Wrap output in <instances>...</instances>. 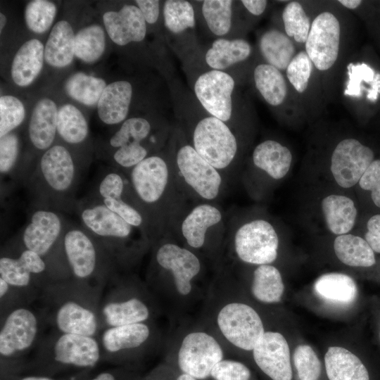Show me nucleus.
Instances as JSON below:
<instances>
[{
  "instance_id": "f257e3e1",
  "label": "nucleus",
  "mask_w": 380,
  "mask_h": 380,
  "mask_svg": "<svg viewBox=\"0 0 380 380\" xmlns=\"http://www.w3.org/2000/svg\"><path fill=\"white\" fill-rule=\"evenodd\" d=\"M103 291L70 277L48 283L39 298L54 330L98 338Z\"/></svg>"
},
{
  "instance_id": "f03ea898",
  "label": "nucleus",
  "mask_w": 380,
  "mask_h": 380,
  "mask_svg": "<svg viewBox=\"0 0 380 380\" xmlns=\"http://www.w3.org/2000/svg\"><path fill=\"white\" fill-rule=\"evenodd\" d=\"M82 172L65 146L53 144L43 153L24 183L34 198V206L71 212L75 210V193Z\"/></svg>"
},
{
  "instance_id": "7ed1b4c3",
  "label": "nucleus",
  "mask_w": 380,
  "mask_h": 380,
  "mask_svg": "<svg viewBox=\"0 0 380 380\" xmlns=\"http://www.w3.org/2000/svg\"><path fill=\"white\" fill-rule=\"evenodd\" d=\"M63 248L70 277L102 289L116 275V267L95 238L81 224L68 222Z\"/></svg>"
},
{
  "instance_id": "20e7f679",
  "label": "nucleus",
  "mask_w": 380,
  "mask_h": 380,
  "mask_svg": "<svg viewBox=\"0 0 380 380\" xmlns=\"http://www.w3.org/2000/svg\"><path fill=\"white\" fill-rule=\"evenodd\" d=\"M75 212L80 224L101 244L116 268L125 265L132 253L130 244L137 228L108 209L91 194L77 200Z\"/></svg>"
},
{
  "instance_id": "39448f33",
  "label": "nucleus",
  "mask_w": 380,
  "mask_h": 380,
  "mask_svg": "<svg viewBox=\"0 0 380 380\" xmlns=\"http://www.w3.org/2000/svg\"><path fill=\"white\" fill-rule=\"evenodd\" d=\"M67 224L60 211L34 206L18 241L45 260L54 281L70 277L63 248Z\"/></svg>"
},
{
  "instance_id": "423d86ee",
  "label": "nucleus",
  "mask_w": 380,
  "mask_h": 380,
  "mask_svg": "<svg viewBox=\"0 0 380 380\" xmlns=\"http://www.w3.org/2000/svg\"><path fill=\"white\" fill-rule=\"evenodd\" d=\"M100 360L101 353L97 338L53 329L39 341L34 363L48 374L70 368L91 369Z\"/></svg>"
},
{
  "instance_id": "0eeeda50",
  "label": "nucleus",
  "mask_w": 380,
  "mask_h": 380,
  "mask_svg": "<svg viewBox=\"0 0 380 380\" xmlns=\"http://www.w3.org/2000/svg\"><path fill=\"white\" fill-rule=\"evenodd\" d=\"M48 325L41 308L28 305L15 308L1 317L0 357L1 365H16L32 349L36 348Z\"/></svg>"
},
{
  "instance_id": "6e6552de",
  "label": "nucleus",
  "mask_w": 380,
  "mask_h": 380,
  "mask_svg": "<svg viewBox=\"0 0 380 380\" xmlns=\"http://www.w3.org/2000/svg\"><path fill=\"white\" fill-rule=\"evenodd\" d=\"M0 278L17 289L29 305L39 298L48 283L54 281L45 260L18 242L1 251Z\"/></svg>"
},
{
  "instance_id": "1a4fd4ad",
  "label": "nucleus",
  "mask_w": 380,
  "mask_h": 380,
  "mask_svg": "<svg viewBox=\"0 0 380 380\" xmlns=\"http://www.w3.org/2000/svg\"><path fill=\"white\" fill-rule=\"evenodd\" d=\"M90 194L129 224L146 231L148 220L123 172L115 167L101 172Z\"/></svg>"
},
{
  "instance_id": "9d476101",
  "label": "nucleus",
  "mask_w": 380,
  "mask_h": 380,
  "mask_svg": "<svg viewBox=\"0 0 380 380\" xmlns=\"http://www.w3.org/2000/svg\"><path fill=\"white\" fill-rule=\"evenodd\" d=\"M191 146L218 170L229 167L238 151L236 138L229 127L210 115L201 118L195 125Z\"/></svg>"
},
{
  "instance_id": "9b49d317",
  "label": "nucleus",
  "mask_w": 380,
  "mask_h": 380,
  "mask_svg": "<svg viewBox=\"0 0 380 380\" xmlns=\"http://www.w3.org/2000/svg\"><path fill=\"white\" fill-rule=\"evenodd\" d=\"M108 289L100 305V323L107 327L146 322L151 316L149 304L141 296L132 293L117 277L108 283Z\"/></svg>"
},
{
  "instance_id": "f8f14e48",
  "label": "nucleus",
  "mask_w": 380,
  "mask_h": 380,
  "mask_svg": "<svg viewBox=\"0 0 380 380\" xmlns=\"http://www.w3.org/2000/svg\"><path fill=\"white\" fill-rule=\"evenodd\" d=\"M342 37V24L335 13L324 10L313 18L304 50L317 71H329L336 65Z\"/></svg>"
},
{
  "instance_id": "ddd939ff",
  "label": "nucleus",
  "mask_w": 380,
  "mask_h": 380,
  "mask_svg": "<svg viewBox=\"0 0 380 380\" xmlns=\"http://www.w3.org/2000/svg\"><path fill=\"white\" fill-rule=\"evenodd\" d=\"M124 173L146 217L147 210L159 203L166 192L170 179L167 162L160 156L151 155Z\"/></svg>"
},
{
  "instance_id": "4468645a",
  "label": "nucleus",
  "mask_w": 380,
  "mask_h": 380,
  "mask_svg": "<svg viewBox=\"0 0 380 380\" xmlns=\"http://www.w3.org/2000/svg\"><path fill=\"white\" fill-rule=\"evenodd\" d=\"M217 322L224 338L244 350H253L265 332L258 313L242 303H230L222 307Z\"/></svg>"
},
{
  "instance_id": "2eb2a0df",
  "label": "nucleus",
  "mask_w": 380,
  "mask_h": 380,
  "mask_svg": "<svg viewBox=\"0 0 380 380\" xmlns=\"http://www.w3.org/2000/svg\"><path fill=\"white\" fill-rule=\"evenodd\" d=\"M278 247L274 228L264 220L245 223L235 233V252L241 261L248 264L270 265L277 257Z\"/></svg>"
},
{
  "instance_id": "dca6fc26",
  "label": "nucleus",
  "mask_w": 380,
  "mask_h": 380,
  "mask_svg": "<svg viewBox=\"0 0 380 380\" xmlns=\"http://www.w3.org/2000/svg\"><path fill=\"white\" fill-rule=\"evenodd\" d=\"M223 357V350L213 336L203 331H194L182 340L177 364L182 373L204 380L210 376L213 367Z\"/></svg>"
},
{
  "instance_id": "f3484780",
  "label": "nucleus",
  "mask_w": 380,
  "mask_h": 380,
  "mask_svg": "<svg viewBox=\"0 0 380 380\" xmlns=\"http://www.w3.org/2000/svg\"><path fill=\"white\" fill-rule=\"evenodd\" d=\"M152 335L147 322L105 328L97 338L101 360L117 363L127 361L134 353L146 348Z\"/></svg>"
},
{
  "instance_id": "a211bd4d",
  "label": "nucleus",
  "mask_w": 380,
  "mask_h": 380,
  "mask_svg": "<svg viewBox=\"0 0 380 380\" xmlns=\"http://www.w3.org/2000/svg\"><path fill=\"white\" fill-rule=\"evenodd\" d=\"M234 79L227 72L210 70L201 74L194 84L195 96L205 110L225 123L233 115Z\"/></svg>"
},
{
  "instance_id": "6ab92c4d",
  "label": "nucleus",
  "mask_w": 380,
  "mask_h": 380,
  "mask_svg": "<svg viewBox=\"0 0 380 380\" xmlns=\"http://www.w3.org/2000/svg\"><path fill=\"white\" fill-rule=\"evenodd\" d=\"M175 158L184 182L196 194L208 201L217 197L222 182L219 170L201 156L191 144L181 145Z\"/></svg>"
},
{
  "instance_id": "aec40b11",
  "label": "nucleus",
  "mask_w": 380,
  "mask_h": 380,
  "mask_svg": "<svg viewBox=\"0 0 380 380\" xmlns=\"http://www.w3.org/2000/svg\"><path fill=\"white\" fill-rule=\"evenodd\" d=\"M374 160L372 149L357 139L347 138L339 141L331 157L330 170L336 182L343 188H350Z\"/></svg>"
},
{
  "instance_id": "412c9836",
  "label": "nucleus",
  "mask_w": 380,
  "mask_h": 380,
  "mask_svg": "<svg viewBox=\"0 0 380 380\" xmlns=\"http://www.w3.org/2000/svg\"><path fill=\"white\" fill-rule=\"evenodd\" d=\"M254 361L272 380H291L290 349L284 336L265 331L253 350Z\"/></svg>"
},
{
  "instance_id": "4be33fe9",
  "label": "nucleus",
  "mask_w": 380,
  "mask_h": 380,
  "mask_svg": "<svg viewBox=\"0 0 380 380\" xmlns=\"http://www.w3.org/2000/svg\"><path fill=\"white\" fill-rule=\"evenodd\" d=\"M156 264L171 272L177 292L182 296L190 293L191 280L201 270V262L191 251L173 243L160 245L154 255Z\"/></svg>"
},
{
  "instance_id": "5701e85b",
  "label": "nucleus",
  "mask_w": 380,
  "mask_h": 380,
  "mask_svg": "<svg viewBox=\"0 0 380 380\" xmlns=\"http://www.w3.org/2000/svg\"><path fill=\"white\" fill-rule=\"evenodd\" d=\"M103 20L108 36L119 46L141 42L146 37V22L137 6L126 4L118 11L106 12Z\"/></svg>"
},
{
  "instance_id": "b1692460",
  "label": "nucleus",
  "mask_w": 380,
  "mask_h": 380,
  "mask_svg": "<svg viewBox=\"0 0 380 380\" xmlns=\"http://www.w3.org/2000/svg\"><path fill=\"white\" fill-rule=\"evenodd\" d=\"M342 94L348 102L375 101L380 94V77L367 64L349 62L346 67Z\"/></svg>"
},
{
  "instance_id": "393cba45",
  "label": "nucleus",
  "mask_w": 380,
  "mask_h": 380,
  "mask_svg": "<svg viewBox=\"0 0 380 380\" xmlns=\"http://www.w3.org/2000/svg\"><path fill=\"white\" fill-rule=\"evenodd\" d=\"M58 111L56 103L49 99H42L36 103L28 127L30 141L36 149L44 152L53 145Z\"/></svg>"
},
{
  "instance_id": "a878e982",
  "label": "nucleus",
  "mask_w": 380,
  "mask_h": 380,
  "mask_svg": "<svg viewBox=\"0 0 380 380\" xmlns=\"http://www.w3.org/2000/svg\"><path fill=\"white\" fill-rule=\"evenodd\" d=\"M132 97V86L125 80L113 82L104 89L97 104L98 115L106 125L124 122Z\"/></svg>"
},
{
  "instance_id": "bb28decb",
  "label": "nucleus",
  "mask_w": 380,
  "mask_h": 380,
  "mask_svg": "<svg viewBox=\"0 0 380 380\" xmlns=\"http://www.w3.org/2000/svg\"><path fill=\"white\" fill-rule=\"evenodd\" d=\"M324 363L329 380H370L365 364L345 348H329L324 355Z\"/></svg>"
},
{
  "instance_id": "cd10ccee",
  "label": "nucleus",
  "mask_w": 380,
  "mask_h": 380,
  "mask_svg": "<svg viewBox=\"0 0 380 380\" xmlns=\"http://www.w3.org/2000/svg\"><path fill=\"white\" fill-rule=\"evenodd\" d=\"M44 59L42 43L32 39L25 42L15 53L11 67L13 82L20 87L30 84L41 72Z\"/></svg>"
},
{
  "instance_id": "c85d7f7f",
  "label": "nucleus",
  "mask_w": 380,
  "mask_h": 380,
  "mask_svg": "<svg viewBox=\"0 0 380 380\" xmlns=\"http://www.w3.org/2000/svg\"><path fill=\"white\" fill-rule=\"evenodd\" d=\"M258 47L265 63L282 72L298 52L295 42L277 28L265 31L259 38Z\"/></svg>"
},
{
  "instance_id": "c756f323",
  "label": "nucleus",
  "mask_w": 380,
  "mask_h": 380,
  "mask_svg": "<svg viewBox=\"0 0 380 380\" xmlns=\"http://www.w3.org/2000/svg\"><path fill=\"white\" fill-rule=\"evenodd\" d=\"M252 51L251 44L244 39L218 37L207 50L205 61L211 70L224 71L246 61Z\"/></svg>"
},
{
  "instance_id": "7c9ffc66",
  "label": "nucleus",
  "mask_w": 380,
  "mask_h": 380,
  "mask_svg": "<svg viewBox=\"0 0 380 380\" xmlns=\"http://www.w3.org/2000/svg\"><path fill=\"white\" fill-rule=\"evenodd\" d=\"M253 164L274 179L283 178L292 163L291 151L279 142L267 139L258 144L253 150Z\"/></svg>"
},
{
  "instance_id": "2f4dec72",
  "label": "nucleus",
  "mask_w": 380,
  "mask_h": 380,
  "mask_svg": "<svg viewBox=\"0 0 380 380\" xmlns=\"http://www.w3.org/2000/svg\"><path fill=\"white\" fill-rule=\"evenodd\" d=\"M253 82L264 101L272 107H279L287 100L289 84L283 72L265 63L253 70Z\"/></svg>"
},
{
  "instance_id": "473e14b6",
  "label": "nucleus",
  "mask_w": 380,
  "mask_h": 380,
  "mask_svg": "<svg viewBox=\"0 0 380 380\" xmlns=\"http://www.w3.org/2000/svg\"><path fill=\"white\" fill-rule=\"evenodd\" d=\"M222 219L221 211L215 206L203 203L194 207L182 222L181 231L189 246L201 248L207 230Z\"/></svg>"
},
{
  "instance_id": "72a5a7b5",
  "label": "nucleus",
  "mask_w": 380,
  "mask_h": 380,
  "mask_svg": "<svg viewBox=\"0 0 380 380\" xmlns=\"http://www.w3.org/2000/svg\"><path fill=\"white\" fill-rule=\"evenodd\" d=\"M313 288L315 294L322 300L337 305H350L357 296L355 281L343 273L324 274L317 279Z\"/></svg>"
},
{
  "instance_id": "f704fd0d",
  "label": "nucleus",
  "mask_w": 380,
  "mask_h": 380,
  "mask_svg": "<svg viewBox=\"0 0 380 380\" xmlns=\"http://www.w3.org/2000/svg\"><path fill=\"white\" fill-rule=\"evenodd\" d=\"M75 37L70 24L58 21L52 28L44 47V59L50 65L63 68L75 56Z\"/></svg>"
},
{
  "instance_id": "c9c22d12",
  "label": "nucleus",
  "mask_w": 380,
  "mask_h": 380,
  "mask_svg": "<svg viewBox=\"0 0 380 380\" xmlns=\"http://www.w3.org/2000/svg\"><path fill=\"white\" fill-rule=\"evenodd\" d=\"M322 210L329 230L334 234H348L355 225L357 209L353 200L346 196H326Z\"/></svg>"
},
{
  "instance_id": "e433bc0d",
  "label": "nucleus",
  "mask_w": 380,
  "mask_h": 380,
  "mask_svg": "<svg viewBox=\"0 0 380 380\" xmlns=\"http://www.w3.org/2000/svg\"><path fill=\"white\" fill-rule=\"evenodd\" d=\"M334 249L338 259L348 266L367 267L376 262L374 251L358 236L338 235L334 240Z\"/></svg>"
},
{
  "instance_id": "4c0bfd02",
  "label": "nucleus",
  "mask_w": 380,
  "mask_h": 380,
  "mask_svg": "<svg viewBox=\"0 0 380 380\" xmlns=\"http://www.w3.org/2000/svg\"><path fill=\"white\" fill-rule=\"evenodd\" d=\"M284 291L281 275L271 265H259L253 272L251 292L259 301L275 303L281 300Z\"/></svg>"
},
{
  "instance_id": "58836bf2",
  "label": "nucleus",
  "mask_w": 380,
  "mask_h": 380,
  "mask_svg": "<svg viewBox=\"0 0 380 380\" xmlns=\"http://www.w3.org/2000/svg\"><path fill=\"white\" fill-rule=\"evenodd\" d=\"M151 125L146 118L132 117L125 120L109 139L115 150L120 148L148 151L143 142L148 138Z\"/></svg>"
},
{
  "instance_id": "ea45409f",
  "label": "nucleus",
  "mask_w": 380,
  "mask_h": 380,
  "mask_svg": "<svg viewBox=\"0 0 380 380\" xmlns=\"http://www.w3.org/2000/svg\"><path fill=\"white\" fill-rule=\"evenodd\" d=\"M57 134L67 144L84 142L89 134L87 121L82 112L72 104L60 108L57 117Z\"/></svg>"
},
{
  "instance_id": "a19ab883",
  "label": "nucleus",
  "mask_w": 380,
  "mask_h": 380,
  "mask_svg": "<svg viewBox=\"0 0 380 380\" xmlns=\"http://www.w3.org/2000/svg\"><path fill=\"white\" fill-rule=\"evenodd\" d=\"M105 80L83 72H77L66 80L65 89L73 99L86 106L98 103L106 87Z\"/></svg>"
},
{
  "instance_id": "79ce46f5",
  "label": "nucleus",
  "mask_w": 380,
  "mask_h": 380,
  "mask_svg": "<svg viewBox=\"0 0 380 380\" xmlns=\"http://www.w3.org/2000/svg\"><path fill=\"white\" fill-rule=\"evenodd\" d=\"M284 33L295 43L305 44L311 27L312 20L299 1H289L281 12Z\"/></svg>"
},
{
  "instance_id": "37998d69",
  "label": "nucleus",
  "mask_w": 380,
  "mask_h": 380,
  "mask_svg": "<svg viewBox=\"0 0 380 380\" xmlns=\"http://www.w3.org/2000/svg\"><path fill=\"white\" fill-rule=\"evenodd\" d=\"M234 1L205 0L201 12L209 30L217 37L227 35L232 25Z\"/></svg>"
},
{
  "instance_id": "c03bdc74",
  "label": "nucleus",
  "mask_w": 380,
  "mask_h": 380,
  "mask_svg": "<svg viewBox=\"0 0 380 380\" xmlns=\"http://www.w3.org/2000/svg\"><path fill=\"white\" fill-rule=\"evenodd\" d=\"M105 47V33L100 25L85 27L75 35V55L86 63L97 61L103 53Z\"/></svg>"
},
{
  "instance_id": "a18cd8bd",
  "label": "nucleus",
  "mask_w": 380,
  "mask_h": 380,
  "mask_svg": "<svg viewBox=\"0 0 380 380\" xmlns=\"http://www.w3.org/2000/svg\"><path fill=\"white\" fill-rule=\"evenodd\" d=\"M164 25L173 35H180L196 25L195 11L186 0H167L163 5Z\"/></svg>"
},
{
  "instance_id": "49530a36",
  "label": "nucleus",
  "mask_w": 380,
  "mask_h": 380,
  "mask_svg": "<svg viewBox=\"0 0 380 380\" xmlns=\"http://www.w3.org/2000/svg\"><path fill=\"white\" fill-rule=\"evenodd\" d=\"M317 70L304 49L297 52L285 73L289 85L299 95L307 94Z\"/></svg>"
},
{
  "instance_id": "de8ad7c7",
  "label": "nucleus",
  "mask_w": 380,
  "mask_h": 380,
  "mask_svg": "<svg viewBox=\"0 0 380 380\" xmlns=\"http://www.w3.org/2000/svg\"><path fill=\"white\" fill-rule=\"evenodd\" d=\"M56 5L46 0L30 1L25 11V20L27 27L35 33H43L51 25L56 14Z\"/></svg>"
},
{
  "instance_id": "09e8293b",
  "label": "nucleus",
  "mask_w": 380,
  "mask_h": 380,
  "mask_svg": "<svg viewBox=\"0 0 380 380\" xmlns=\"http://www.w3.org/2000/svg\"><path fill=\"white\" fill-rule=\"evenodd\" d=\"M25 117L23 103L16 97H0V137L12 132L21 125Z\"/></svg>"
},
{
  "instance_id": "8fccbe9b",
  "label": "nucleus",
  "mask_w": 380,
  "mask_h": 380,
  "mask_svg": "<svg viewBox=\"0 0 380 380\" xmlns=\"http://www.w3.org/2000/svg\"><path fill=\"white\" fill-rule=\"evenodd\" d=\"M293 363L300 380H318L321 362L315 350L308 345L298 346L293 353Z\"/></svg>"
},
{
  "instance_id": "3c124183",
  "label": "nucleus",
  "mask_w": 380,
  "mask_h": 380,
  "mask_svg": "<svg viewBox=\"0 0 380 380\" xmlns=\"http://www.w3.org/2000/svg\"><path fill=\"white\" fill-rule=\"evenodd\" d=\"M20 155V141L16 134L8 133L0 137L1 177H13Z\"/></svg>"
},
{
  "instance_id": "603ef678",
  "label": "nucleus",
  "mask_w": 380,
  "mask_h": 380,
  "mask_svg": "<svg viewBox=\"0 0 380 380\" xmlns=\"http://www.w3.org/2000/svg\"><path fill=\"white\" fill-rule=\"evenodd\" d=\"M250 369L241 362L222 360L213 369L210 377L214 380H249Z\"/></svg>"
},
{
  "instance_id": "864d4df0",
  "label": "nucleus",
  "mask_w": 380,
  "mask_h": 380,
  "mask_svg": "<svg viewBox=\"0 0 380 380\" xmlns=\"http://www.w3.org/2000/svg\"><path fill=\"white\" fill-rule=\"evenodd\" d=\"M360 186L371 191L372 199L380 208V160H374L359 181Z\"/></svg>"
},
{
  "instance_id": "5fc2aeb1",
  "label": "nucleus",
  "mask_w": 380,
  "mask_h": 380,
  "mask_svg": "<svg viewBox=\"0 0 380 380\" xmlns=\"http://www.w3.org/2000/svg\"><path fill=\"white\" fill-rule=\"evenodd\" d=\"M28 305L23 296L17 289L10 286L4 279L0 278L1 317L15 308Z\"/></svg>"
},
{
  "instance_id": "6e6d98bb",
  "label": "nucleus",
  "mask_w": 380,
  "mask_h": 380,
  "mask_svg": "<svg viewBox=\"0 0 380 380\" xmlns=\"http://www.w3.org/2000/svg\"><path fill=\"white\" fill-rule=\"evenodd\" d=\"M365 239L374 252L380 253V215L371 217L367 223Z\"/></svg>"
},
{
  "instance_id": "4d7b16f0",
  "label": "nucleus",
  "mask_w": 380,
  "mask_h": 380,
  "mask_svg": "<svg viewBox=\"0 0 380 380\" xmlns=\"http://www.w3.org/2000/svg\"><path fill=\"white\" fill-rule=\"evenodd\" d=\"M135 3L147 23L154 24L156 23L160 15V1L137 0Z\"/></svg>"
},
{
  "instance_id": "13d9d810",
  "label": "nucleus",
  "mask_w": 380,
  "mask_h": 380,
  "mask_svg": "<svg viewBox=\"0 0 380 380\" xmlns=\"http://www.w3.org/2000/svg\"><path fill=\"white\" fill-rule=\"evenodd\" d=\"M89 380H131V376L126 371L117 369L103 371Z\"/></svg>"
},
{
  "instance_id": "bf43d9fd",
  "label": "nucleus",
  "mask_w": 380,
  "mask_h": 380,
  "mask_svg": "<svg viewBox=\"0 0 380 380\" xmlns=\"http://www.w3.org/2000/svg\"><path fill=\"white\" fill-rule=\"evenodd\" d=\"M243 7L254 16H260L265 11L268 1L265 0H242Z\"/></svg>"
},
{
  "instance_id": "052dcab7",
  "label": "nucleus",
  "mask_w": 380,
  "mask_h": 380,
  "mask_svg": "<svg viewBox=\"0 0 380 380\" xmlns=\"http://www.w3.org/2000/svg\"><path fill=\"white\" fill-rule=\"evenodd\" d=\"M338 3L350 10H355L359 8L362 1L360 0H339Z\"/></svg>"
},
{
  "instance_id": "680f3d73",
  "label": "nucleus",
  "mask_w": 380,
  "mask_h": 380,
  "mask_svg": "<svg viewBox=\"0 0 380 380\" xmlns=\"http://www.w3.org/2000/svg\"><path fill=\"white\" fill-rule=\"evenodd\" d=\"M15 380H55L54 379L50 377L47 375H29L24 376L23 377H19Z\"/></svg>"
},
{
  "instance_id": "e2e57ef3",
  "label": "nucleus",
  "mask_w": 380,
  "mask_h": 380,
  "mask_svg": "<svg viewBox=\"0 0 380 380\" xmlns=\"http://www.w3.org/2000/svg\"><path fill=\"white\" fill-rule=\"evenodd\" d=\"M176 380H198L194 376L186 374V373H181L176 378Z\"/></svg>"
},
{
  "instance_id": "0e129e2a",
  "label": "nucleus",
  "mask_w": 380,
  "mask_h": 380,
  "mask_svg": "<svg viewBox=\"0 0 380 380\" xmlns=\"http://www.w3.org/2000/svg\"><path fill=\"white\" fill-rule=\"evenodd\" d=\"M6 18L4 14L0 13V30L2 32L3 28L4 27L6 23Z\"/></svg>"
}]
</instances>
